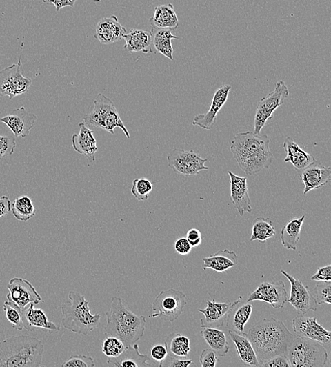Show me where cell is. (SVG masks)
Wrapping results in <instances>:
<instances>
[{"instance_id": "cell-42", "label": "cell", "mask_w": 331, "mask_h": 367, "mask_svg": "<svg viewBox=\"0 0 331 367\" xmlns=\"http://www.w3.org/2000/svg\"><path fill=\"white\" fill-rule=\"evenodd\" d=\"M16 148V139L8 136H0V159L12 156Z\"/></svg>"}, {"instance_id": "cell-25", "label": "cell", "mask_w": 331, "mask_h": 367, "mask_svg": "<svg viewBox=\"0 0 331 367\" xmlns=\"http://www.w3.org/2000/svg\"><path fill=\"white\" fill-rule=\"evenodd\" d=\"M150 360L148 355L139 352V347L136 344L126 347L124 352L117 357H108V366L117 367H145L152 364L147 363Z\"/></svg>"}, {"instance_id": "cell-18", "label": "cell", "mask_w": 331, "mask_h": 367, "mask_svg": "<svg viewBox=\"0 0 331 367\" xmlns=\"http://www.w3.org/2000/svg\"><path fill=\"white\" fill-rule=\"evenodd\" d=\"M230 180V199L234 207L241 217L245 212L251 213L252 207L249 195L247 177H240L233 172H228Z\"/></svg>"}, {"instance_id": "cell-37", "label": "cell", "mask_w": 331, "mask_h": 367, "mask_svg": "<svg viewBox=\"0 0 331 367\" xmlns=\"http://www.w3.org/2000/svg\"><path fill=\"white\" fill-rule=\"evenodd\" d=\"M153 190L152 182L146 177H141L133 181L131 192L138 201H146Z\"/></svg>"}, {"instance_id": "cell-3", "label": "cell", "mask_w": 331, "mask_h": 367, "mask_svg": "<svg viewBox=\"0 0 331 367\" xmlns=\"http://www.w3.org/2000/svg\"><path fill=\"white\" fill-rule=\"evenodd\" d=\"M105 335L114 336L126 347L136 344L145 332L146 319L128 310L120 297L112 298L110 309L106 313Z\"/></svg>"}, {"instance_id": "cell-35", "label": "cell", "mask_w": 331, "mask_h": 367, "mask_svg": "<svg viewBox=\"0 0 331 367\" xmlns=\"http://www.w3.org/2000/svg\"><path fill=\"white\" fill-rule=\"evenodd\" d=\"M14 217L20 221L26 222L36 216L37 209L31 198L27 195L17 197L11 205Z\"/></svg>"}, {"instance_id": "cell-7", "label": "cell", "mask_w": 331, "mask_h": 367, "mask_svg": "<svg viewBox=\"0 0 331 367\" xmlns=\"http://www.w3.org/2000/svg\"><path fill=\"white\" fill-rule=\"evenodd\" d=\"M83 119L86 125L101 129L112 135H114L115 128H120L127 138L130 139V134L120 117L114 103L103 94L97 95L93 110L86 114Z\"/></svg>"}, {"instance_id": "cell-20", "label": "cell", "mask_w": 331, "mask_h": 367, "mask_svg": "<svg viewBox=\"0 0 331 367\" xmlns=\"http://www.w3.org/2000/svg\"><path fill=\"white\" fill-rule=\"evenodd\" d=\"M235 303L236 301L233 303H217L215 299L213 301L208 300L206 308L198 310L204 316L203 319H200L201 328L221 327L226 322Z\"/></svg>"}, {"instance_id": "cell-1", "label": "cell", "mask_w": 331, "mask_h": 367, "mask_svg": "<svg viewBox=\"0 0 331 367\" xmlns=\"http://www.w3.org/2000/svg\"><path fill=\"white\" fill-rule=\"evenodd\" d=\"M244 335L251 342L260 366L270 358L285 355L294 338L284 323L274 317L258 321Z\"/></svg>"}, {"instance_id": "cell-11", "label": "cell", "mask_w": 331, "mask_h": 367, "mask_svg": "<svg viewBox=\"0 0 331 367\" xmlns=\"http://www.w3.org/2000/svg\"><path fill=\"white\" fill-rule=\"evenodd\" d=\"M168 166L176 173L192 176L208 170L205 164L208 159L201 158L194 150L174 148L167 157Z\"/></svg>"}, {"instance_id": "cell-9", "label": "cell", "mask_w": 331, "mask_h": 367, "mask_svg": "<svg viewBox=\"0 0 331 367\" xmlns=\"http://www.w3.org/2000/svg\"><path fill=\"white\" fill-rule=\"evenodd\" d=\"M289 95L287 85L283 81H279L275 90L261 99L257 108L254 121L253 132L255 135H260L268 120L274 118V112L284 103Z\"/></svg>"}, {"instance_id": "cell-47", "label": "cell", "mask_w": 331, "mask_h": 367, "mask_svg": "<svg viewBox=\"0 0 331 367\" xmlns=\"http://www.w3.org/2000/svg\"><path fill=\"white\" fill-rule=\"evenodd\" d=\"M192 249V247L185 237L179 238L174 242V250L180 255H188Z\"/></svg>"}, {"instance_id": "cell-17", "label": "cell", "mask_w": 331, "mask_h": 367, "mask_svg": "<svg viewBox=\"0 0 331 367\" xmlns=\"http://www.w3.org/2000/svg\"><path fill=\"white\" fill-rule=\"evenodd\" d=\"M37 119V115L21 107L13 110L12 114L0 118V121L10 129L16 137L25 138L34 128Z\"/></svg>"}, {"instance_id": "cell-34", "label": "cell", "mask_w": 331, "mask_h": 367, "mask_svg": "<svg viewBox=\"0 0 331 367\" xmlns=\"http://www.w3.org/2000/svg\"><path fill=\"white\" fill-rule=\"evenodd\" d=\"M168 355L185 359L191 351L190 341L187 336L181 333H171L165 341Z\"/></svg>"}, {"instance_id": "cell-38", "label": "cell", "mask_w": 331, "mask_h": 367, "mask_svg": "<svg viewBox=\"0 0 331 367\" xmlns=\"http://www.w3.org/2000/svg\"><path fill=\"white\" fill-rule=\"evenodd\" d=\"M3 310L6 313V317L12 324V327L18 330L23 329L22 311L14 303L6 301L3 305Z\"/></svg>"}, {"instance_id": "cell-51", "label": "cell", "mask_w": 331, "mask_h": 367, "mask_svg": "<svg viewBox=\"0 0 331 367\" xmlns=\"http://www.w3.org/2000/svg\"><path fill=\"white\" fill-rule=\"evenodd\" d=\"M11 201L7 196L0 197V218L7 217L11 212Z\"/></svg>"}, {"instance_id": "cell-46", "label": "cell", "mask_w": 331, "mask_h": 367, "mask_svg": "<svg viewBox=\"0 0 331 367\" xmlns=\"http://www.w3.org/2000/svg\"><path fill=\"white\" fill-rule=\"evenodd\" d=\"M312 280L317 282H331V265L318 268Z\"/></svg>"}, {"instance_id": "cell-43", "label": "cell", "mask_w": 331, "mask_h": 367, "mask_svg": "<svg viewBox=\"0 0 331 367\" xmlns=\"http://www.w3.org/2000/svg\"><path fill=\"white\" fill-rule=\"evenodd\" d=\"M199 361L203 367H215L219 360L212 349H206L201 353Z\"/></svg>"}, {"instance_id": "cell-36", "label": "cell", "mask_w": 331, "mask_h": 367, "mask_svg": "<svg viewBox=\"0 0 331 367\" xmlns=\"http://www.w3.org/2000/svg\"><path fill=\"white\" fill-rule=\"evenodd\" d=\"M277 234L273 222L268 218L260 217L255 220L252 229L250 241L258 240L265 242Z\"/></svg>"}, {"instance_id": "cell-22", "label": "cell", "mask_w": 331, "mask_h": 367, "mask_svg": "<svg viewBox=\"0 0 331 367\" xmlns=\"http://www.w3.org/2000/svg\"><path fill=\"white\" fill-rule=\"evenodd\" d=\"M79 132L72 135L73 148L78 154L83 155L90 162L94 163L99 150L94 132L85 123H79Z\"/></svg>"}, {"instance_id": "cell-10", "label": "cell", "mask_w": 331, "mask_h": 367, "mask_svg": "<svg viewBox=\"0 0 331 367\" xmlns=\"http://www.w3.org/2000/svg\"><path fill=\"white\" fill-rule=\"evenodd\" d=\"M32 84V79L24 76L21 58L17 64L0 71V97H8L12 100L27 93Z\"/></svg>"}, {"instance_id": "cell-5", "label": "cell", "mask_w": 331, "mask_h": 367, "mask_svg": "<svg viewBox=\"0 0 331 367\" xmlns=\"http://www.w3.org/2000/svg\"><path fill=\"white\" fill-rule=\"evenodd\" d=\"M68 301L62 305L63 324L64 327L75 333L87 335L101 325V315H93L87 301L79 293L71 291Z\"/></svg>"}, {"instance_id": "cell-30", "label": "cell", "mask_w": 331, "mask_h": 367, "mask_svg": "<svg viewBox=\"0 0 331 367\" xmlns=\"http://www.w3.org/2000/svg\"><path fill=\"white\" fill-rule=\"evenodd\" d=\"M201 335L217 355L224 357L228 354L230 346L223 330L217 328L204 327L201 330Z\"/></svg>"}, {"instance_id": "cell-8", "label": "cell", "mask_w": 331, "mask_h": 367, "mask_svg": "<svg viewBox=\"0 0 331 367\" xmlns=\"http://www.w3.org/2000/svg\"><path fill=\"white\" fill-rule=\"evenodd\" d=\"M186 305L184 292L174 289L162 291L153 303V313L149 318L159 317L164 321L174 322L182 315Z\"/></svg>"}, {"instance_id": "cell-50", "label": "cell", "mask_w": 331, "mask_h": 367, "mask_svg": "<svg viewBox=\"0 0 331 367\" xmlns=\"http://www.w3.org/2000/svg\"><path fill=\"white\" fill-rule=\"evenodd\" d=\"M187 239L192 248H197L202 241L201 233L197 229H191L187 233Z\"/></svg>"}, {"instance_id": "cell-31", "label": "cell", "mask_w": 331, "mask_h": 367, "mask_svg": "<svg viewBox=\"0 0 331 367\" xmlns=\"http://www.w3.org/2000/svg\"><path fill=\"white\" fill-rule=\"evenodd\" d=\"M149 21L152 26L160 29L171 30L179 26V19L172 4L157 7L154 17Z\"/></svg>"}, {"instance_id": "cell-21", "label": "cell", "mask_w": 331, "mask_h": 367, "mask_svg": "<svg viewBox=\"0 0 331 367\" xmlns=\"http://www.w3.org/2000/svg\"><path fill=\"white\" fill-rule=\"evenodd\" d=\"M330 179L331 168L325 167L315 161L305 168L301 175V180L305 186L303 195H306L312 190L326 186Z\"/></svg>"}, {"instance_id": "cell-41", "label": "cell", "mask_w": 331, "mask_h": 367, "mask_svg": "<svg viewBox=\"0 0 331 367\" xmlns=\"http://www.w3.org/2000/svg\"><path fill=\"white\" fill-rule=\"evenodd\" d=\"M95 366L94 359L86 355H72L61 365L63 367H94Z\"/></svg>"}, {"instance_id": "cell-27", "label": "cell", "mask_w": 331, "mask_h": 367, "mask_svg": "<svg viewBox=\"0 0 331 367\" xmlns=\"http://www.w3.org/2000/svg\"><path fill=\"white\" fill-rule=\"evenodd\" d=\"M229 335L240 361L249 366H260L255 350L244 333L229 330Z\"/></svg>"}, {"instance_id": "cell-15", "label": "cell", "mask_w": 331, "mask_h": 367, "mask_svg": "<svg viewBox=\"0 0 331 367\" xmlns=\"http://www.w3.org/2000/svg\"><path fill=\"white\" fill-rule=\"evenodd\" d=\"M7 288L9 290L8 301L16 304L21 310L29 304H38L42 301L36 288L27 280L14 278L10 281Z\"/></svg>"}, {"instance_id": "cell-49", "label": "cell", "mask_w": 331, "mask_h": 367, "mask_svg": "<svg viewBox=\"0 0 331 367\" xmlns=\"http://www.w3.org/2000/svg\"><path fill=\"white\" fill-rule=\"evenodd\" d=\"M168 350L166 346L157 344L150 350V356L156 361L161 362L168 356Z\"/></svg>"}, {"instance_id": "cell-40", "label": "cell", "mask_w": 331, "mask_h": 367, "mask_svg": "<svg viewBox=\"0 0 331 367\" xmlns=\"http://www.w3.org/2000/svg\"><path fill=\"white\" fill-rule=\"evenodd\" d=\"M316 301L318 305L331 304V283L319 282L315 288Z\"/></svg>"}, {"instance_id": "cell-23", "label": "cell", "mask_w": 331, "mask_h": 367, "mask_svg": "<svg viewBox=\"0 0 331 367\" xmlns=\"http://www.w3.org/2000/svg\"><path fill=\"white\" fill-rule=\"evenodd\" d=\"M21 311L23 328L28 331H33L39 328L50 331L60 330V325L49 321L43 310L34 308V303L29 304Z\"/></svg>"}, {"instance_id": "cell-48", "label": "cell", "mask_w": 331, "mask_h": 367, "mask_svg": "<svg viewBox=\"0 0 331 367\" xmlns=\"http://www.w3.org/2000/svg\"><path fill=\"white\" fill-rule=\"evenodd\" d=\"M45 4L53 5L57 12L65 8H73L77 0H41Z\"/></svg>"}, {"instance_id": "cell-2", "label": "cell", "mask_w": 331, "mask_h": 367, "mask_svg": "<svg viewBox=\"0 0 331 367\" xmlns=\"http://www.w3.org/2000/svg\"><path fill=\"white\" fill-rule=\"evenodd\" d=\"M270 139L248 132L235 135L230 151L239 168L248 175H254L272 166L274 157L270 150Z\"/></svg>"}, {"instance_id": "cell-14", "label": "cell", "mask_w": 331, "mask_h": 367, "mask_svg": "<svg viewBox=\"0 0 331 367\" xmlns=\"http://www.w3.org/2000/svg\"><path fill=\"white\" fill-rule=\"evenodd\" d=\"M288 298V290L283 281L264 282L250 295L247 301H263L272 305L274 309H283Z\"/></svg>"}, {"instance_id": "cell-39", "label": "cell", "mask_w": 331, "mask_h": 367, "mask_svg": "<svg viewBox=\"0 0 331 367\" xmlns=\"http://www.w3.org/2000/svg\"><path fill=\"white\" fill-rule=\"evenodd\" d=\"M126 349V346L123 341L114 336H108L102 345V352L108 357H117Z\"/></svg>"}, {"instance_id": "cell-24", "label": "cell", "mask_w": 331, "mask_h": 367, "mask_svg": "<svg viewBox=\"0 0 331 367\" xmlns=\"http://www.w3.org/2000/svg\"><path fill=\"white\" fill-rule=\"evenodd\" d=\"M253 310L250 302H243L242 297L236 301L228 319L227 328L238 333H244L245 325L249 321Z\"/></svg>"}, {"instance_id": "cell-26", "label": "cell", "mask_w": 331, "mask_h": 367, "mask_svg": "<svg viewBox=\"0 0 331 367\" xmlns=\"http://www.w3.org/2000/svg\"><path fill=\"white\" fill-rule=\"evenodd\" d=\"M287 154L285 163H290L297 170H303L316 160L309 152L301 148L291 137H287L283 143Z\"/></svg>"}, {"instance_id": "cell-19", "label": "cell", "mask_w": 331, "mask_h": 367, "mask_svg": "<svg viewBox=\"0 0 331 367\" xmlns=\"http://www.w3.org/2000/svg\"><path fill=\"white\" fill-rule=\"evenodd\" d=\"M126 34L127 29L112 15L98 22L94 38L103 45H111L123 40Z\"/></svg>"}, {"instance_id": "cell-32", "label": "cell", "mask_w": 331, "mask_h": 367, "mask_svg": "<svg viewBox=\"0 0 331 367\" xmlns=\"http://www.w3.org/2000/svg\"><path fill=\"white\" fill-rule=\"evenodd\" d=\"M305 218V216H303L299 219H292L283 227L281 231V239L285 249L296 251Z\"/></svg>"}, {"instance_id": "cell-12", "label": "cell", "mask_w": 331, "mask_h": 367, "mask_svg": "<svg viewBox=\"0 0 331 367\" xmlns=\"http://www.w3.org/2000/svg\"><path fill=\"white\" fill-rule=\"evenodd\" d=\"M281 272L290 284V293L287 301L296 310L298 315H305L310 311H317L318 304L308 287L286 271L281 270Z\"/></svg>"}, {"instance_id": "cell-29", "label": "cell", "mask_w": 331, "mask_h": 367, "mask_svg": "<svg viewBox=\"0 0 331 367\" xmlns=\"http://www.w3.org/2000/svg\"><path fill=\"white\" fill-rule=\"evenodd\" d=\"M202 260L203 270L209 268L219 272H224L239 263V257L235 252L228 250H220Z\"/></svg>"}, {"instance_id": "cell-33", "label": "cell", "mask_w": 331, "mask_h": 367, "mask_svg": "<svg viewBox=\"0 0 331 367\" xmlns=\"http://www.w3.org/2000/svg\"><path fill=\"white\" fill-rule=\"evenodd\" d=\"M150 34L152 35V44L156 50L169 59L174 61L172 41L179 39L174 36L171 33V30L157 28L154 26H152Z\"/></svg>"}, {"instance_id": "cell-45", "label": "cell", "mask_w": 331, "mask_h": 367, "mask_svg": "<svg viewBox=\"0 0 331 367\" xmlns=\"http://www.w3.org/2000/svg\"><path fill=\"white\" fill-rule=\"evenodd\" d=\"M263 367H291L285 355H279L268 359L261 364Z\"/></svg>"}, {"instance_id": "cell-28", "label": "cell", "mask_w": 331, "mask_h": 367, "mask_svg": "<svg viewBox=\"0 0 331 367\" xmlns=\"http://www.w3.org/2000/svg\"><path fill=\"white\" fill-rule=\"evenodd\" d=\"M123 39L126 43L125 49L129 52H153L152 35L147 30L132 29L129 34L124 36Z\"/></svg>"}, {"instance_id": "cell-16", "label": "cell", "mask_w": 331, "mask_h": 367, "mask_svg": "<svg viewBox=\"0 0 331 367\" xmlns=\"http://www.w3.org/2000/svg\"><path fill=\"white\" fill-rule=\"evenodd\" d=\"M232 86L224 84L220 87L214 96L212 105L205 114L196 115L192 121L194 126L209 130L215 125L217 120V115L226 103Z\"/></svg>"}, {"instance_id": "cell-13", "label": "cell", "mask_w": 331, "mask_h": 367, "mask_svg": "<svg viewBox=\"0 0 331 367\" xmlns=\"http://www.w3.org/2000/svg\"><path fill=\"white\" fill-rule=\"evenodd\" d=\"M292 324L294 332L299 337L310 339L323 346L329 345L331 342V332L319 324L316 317L298 315Z\"/></svg>"}, {"instance_id": "cell-4", "label": "cell", "mask_w": 331, "mask_h": 367, "mask_svg": "<svg viewBox=\"0 0 331 367\" xmlns=\"http://www.w3.org/2000/svg\"><path fill=\"white\" fill-rule=\"evenodd\" d=\"M44 346L26 335H14L0 341V367H39L42 364Z\"/></svg>"}, {"instance_id": "cell-6", "label": "cell", "mask_w": 331, "mask_h": 367, "mask_svg": "<svg viewBox=\"0 0 331 367\" xmlns=\"http://www.w3.org/2000/svg\"><path fill=\"white\" fill-rule=\"evenodd\" d=\"M285 355L292 367H323L328 359L323 345L297 335L294 336Z\"/></svg>"}, {"instance_id": "cell-44", "label": "cell", "mask_w": 331, "mask_h": 367, "mask_svg": "<svg viewBox=\"0 0 331 367\" xmlns=\"http://www.w3.org/2000/svg\"><path fill=\"white\" fill-rule=\"evenodd\" d=\"M193 364L192 359H179L168 356L160 362V367H188Z\"/></svg>"}]
</instances>
